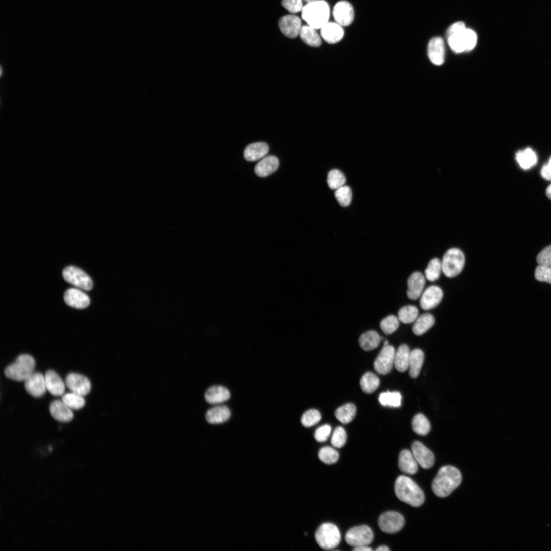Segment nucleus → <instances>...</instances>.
<instances>
[{
  "label": "nucleus",
  "mask_w": 551,
  "mask_h": 551,
  "mask_svg": "<svg viewBox=\"0 0 551 551\" xmlns=\"http://www.w3.org/2000/svg\"><path fill=\"white\" fill-rule=\"evenodd\" d=\"M49 411L52 416L60 422H69L73 417L71 409L62 400L56 399L53 401L49 405Z\"/></svg>",
  "instance_id": "nucleus-21"
},
{
  "label": "nucleus",
  "mask_w": 551,
  "mask_h": 551,
  "mask_svg": "<svg viewBox=\"0 0 551 551\" xmlns=\"http://www.w3.org/2000/svg\"><path fill=\"white\" fill-rule=\"evenodd\" d=\"M442 271L441 261L438 258L432 259L424 271L425 277L430 281L437 280Z\"/></svg>",
  "instance_id": "nucleus-40"
},
{
  "label": "nucleus",
  "mask_w": 551,
  "mask_h": 551,
  "mask_svg": "<svg viewBox=\"0 0 551 551\" xmlns=\"http://www.w3.org/2000/svg\"><path fill=\"white\" fill-rule=\"evenodd\" d=\"M320 35L328 43L334 44L342 39L344 31L342 26L336 22H328L320 29Z\"/></svg>",
  "instance_id": "nucleus-23"
},
{
  "label": "nucleus",
  "mask_w": 551,
  "mask_h": 551,
  "mask_svg": "<svg viewBox=\"0 0 551 551\" xmlns=\"http://www.w3.org/2000/svg\"><path fill=\"white\" fill-rule=\"evenodd\" d=\"M405 524L403 516L395 511L386 512L380 516L378 524L382 531L393 534L399 531Z\"/></svg>",
  "instance_id": "nucleus-10"
},
{
  "label": "nucleus",
  "mask_w": 551,
  "mask_h": 551,
  "mask_svg": "<svg viewBox=\"0 0 551 551\" xmlns=\"http://www.w3.org/2000/svg\"><path fill=\"white\" fill-rule=\"evenodd\" d=\"M269 151L268 145L258 142L247 145L244 151V158L248 161H256L265 157Z\"/></svg>",
  "instance_id": "nucleus-26"
},
{
  "label": "nucleus",
  "mask_w": 551,
  "mask_h": 551,
  "mask_svg": "<svg viewBox=\"0 0 551 551\" xmlns=\"http://www.w3.org/2000/svg\"><path fill=\"white\" fill-rule=\"evenodd\" d=\"M424 361V354L418 348L410 352L409 359V374L412 378H417L420 371Z\"/></svg>",
  "instance_id": "nucleus-30"
},
{
  "label": "nucleus",
  "mask_w": 551,
  "mask_h": 551,
  "mask_svg": "<svg viewBox=\"0 0 551 551\" xmlns=\"http://www.w3.org/2000/svg\"><path fill=\"white\" fill-rule=\"evenodd\" d=\"M282 6L289 12L294 13L302 10V0H282Z\"/></svg>",
  "instance_id": "nucleus-51"
},
{
  "label": "nucleus",
  "mask_w": 551,
  "mask_h": 551,
  "mask_svg": "<svg viewBox=\"0 0 551 551\" xmlns=\"http://www.w3.org/2000/svg\"><path fill=\"white\" fill-rule=\"evenodd\" d=\"M461 480V472L457 468L449 465L443 466L433 481L432 490L438 497L447 496L459 486Z\"/></svg>",
  "instance_id": "nucleus-2"
},
{
  "label": "nucleus",
  "mask_w": 551,
  "mask_h": 551,
  "mask_svg": "<svg viewBox=\"0 0 551 551\" xmlns=\"http://www.w3.org/2000/svg\"><path fill=\"white\" fill-rule=\"evenodd\" d=\"M360 386L362 391L366 393L374 392L380 385L379 378L373 373H365L360 380Z\"/></svg>",
  "instance_id": "nucleus-36"
},
{
  "label": "nucleus",
  "mask_w": 551,
  "mask_h": 551,
  "mask_svg": "<svg viewBox=\"0 0 551 551\" xmlns=\"http://www.w3.org/2000/svg\"><path fill=\"white\" fill-rule=\"evenodd\" d=\"M315 537L319 546L324 550L334 548L341 540V534L338 528L331 523L322 524L317 530Z\"/></svg>",
  "instance_id": "nucleus-6"
},
{
  "label": "nucleus",
  "mask_w": 551,
  "mask_h": 551,
  "mask_svg": "<svg viewBox=\"0 0 551 551\" xmlns=\"http://www.w3.org/2000/svg\"><path fill=\"white\" fill-rule=\"evenodd\" d=\"M64 280L79 289L90 290L92 288L93 283L90 277L78 267L69 266L62 271Z\"/></svg>",
  "instance_id": "nucleus-8"
},
{
  "label": "nucleus",
  "mask_w": 551,
  "mask_h": 551,
  "mask_svg": "<svg viewBox=\"0 0 551 551\" xmlns=\"http://www.w3.org/2000/svg\"><path fill=\"white\" fill-rule=\"evenodd\" d=\"M46 390L53 395L62 396L65 391V384L60 377L54 370H47L44 375Z\"/></svg>",
  "instance_id": "nucleus-22"
},
{
  "label": "nucleus",
  "mask_w": 551,
  "mask_h": 551,
  "mask_svg": "<svg viewBox=\"0 0 551 551\" xmlns=\"http://www.w3.org/2000/svg\"><path fill=\"white\" fill-rule=\"evenodd\" d=\"M425 284V278L421 272L416 271L412 273L407 281L408 297L413 300L419 298L423 292Z\"/></svg>",
  "instance_id": "nucleus-19"
},
{
  "label": "nucleus",
  "mask_w": 551,
  "mask_h": 551,
  "mask_svg": "<svg viewBox=\"0 0 551 551\" xmlns=\"http://www.w3.org/2000/svg\"><path fill=\"white\" fill-rule=\"evenodd\" d=\"M516 160L523 169H528L533 166L537 162L535 153L530 148L518 151L516 154Z\"/></svg>",
  "instance_id": "nucleus-34"
},
{
  "label": "nucleus",
  "mask_w": 551,
  "mask_h": 551,
  "mask_svg": "<svg viewBox=\"0 0 551 551\" xmlns=\"http://www.w3.org/2000/svg\"><path fill=\"white\" fill-rule=\"evenodd\" d=\"M388 344H389L388 341L385 340V342H384V346L387 345Z\"/></svg>",
  "instance_id": "nucleus-57"
},
{
  "label": "nucleus",
  "mask_w": 551,
  "mask_h": 551,
  "mask_svg": "<svg viewBox=\"0 0 551 551\" xmlns=\"http://www.w3.org/2000/svg\"><path fill=\"white\" fill-rule=\"evenodd\" d=\"M333 16L335 22L342 27L348 26L354 20L353 7L347 1H340L336 4L333 8Z\"/></svg>",
  "instance_id": "nucleus-13"
},
{
  "label": "nucleus",
  "mask_w": 551,
  "mask_h": 551,
  "mask_svg": "<svg viewBox=\"0 0 551 551\" xmlns=\"http://www.w3.org/2000/svg\"><path fill=\"white\" fill-rule=\"evenodd\" d=\"M302 16L309 26L315 29H321L328 22L329 6L322 0L307 3L303 8Z\"/></svg>",
  "instance_id": "nucleus-4"
},
{
  "label": "nucleus",
  "mask_w": 551,
  "mask_h": 551,
  "mask_svg": "<svg viewBox=\"0 0 551 551\" xmlns=\"http://www.w3.org/2000/svg\"><path fill=\"white\" fill-rule=\"evenodd\" d=\"M64 300L67 305L77 309L85 308L90 304L88 295L78 288L67 289L64 293Z\"/></svg>",
  "instance_id": "nucleus-18"
},
{
  "label": "nucleus",
  "mask_w": 551,
  "mask_h": 551,
  "mask_svg": "<svg viewBox=\"0 0 551 551\" xmlns=\"http://www.w3.org/2000/svg\"><path fill=\"white\" fill-rule=\"evenodd\" d=\"M373 539V533L367 525L353 527L346 532L345 540L347 544L355 547L367 545Z\"/></svg>",
  "instance_id": "nucleus-9"
},
{
  "label": "nucleus",
  "mask_w": 551,
  "mask_h": 551,
  "mask_svg": "<svg viewBox=\"0 0 551 551\" xmlns=\"http://www.w3.org/2000/svg\"><path fill=\"white\" fill-rule=\"evenodd\" d=\"M338 452L330 446L322 447L318 452V457L323 463L332 464L336 463L339 459Z\"/></svg>",
  "instance_id": "nucleus-43"
},
{
  "label": "nucleus",
  "mask_w": 551,
  "mask_h": 551,
  "mask_svg": "<svg viewBox=\"0 0 551 551\" xmlns=\"http://www.w3.org/2000/svg\"><path fill=\"white\" fill-rule=\"evenodd\" d=\"M443 295V291L439 287L431 286L425 289L421 295L420 307L425 310L432 309L440 303Z\"/></svg>",
  "instance_id": "nucleus-14"
},
{
  "label": "nucleus",
  "mask_w": 551,
  "mask_h": 551,
  "mask_svg": "<svg viewBox=\"0 0 551 551\" xmlns=\"http://www.w3.org/2000/svg\"><path fill=\"white\" fill-rule=\"evenodd\" d=\"M541 175L547 180H551V157L547 164L543 166L541 170Z\"/></svg>",
  "instance_id": "nucleus-52"
},
{
  "label": "nucleus",
  "mask_w": 551,
  "mask_h": 551,
  "mask_svg": "<svg viewBox=\"0 0 551 551\" xmlns=\"http://www.w3.org/2000/svg\"><path fill=\"white\" fill-rule=\"evenodd\" d=\"M395 353L393 346L388 344L383 346L373 364L374 369L377 373L384 375L391 371L394 364Z\"/></svg>",
  "instance_id": "nucleus-11"
},
{
  "label": "nucleus",
  "mask_w": 551,
  "mask_h": 551,
  "mask_svg": "<svg viewBox=\"0 0 551 551\" xmlns=\"http://www.w3.org/2000/svg\"><path fill=\"white\" fill-rule=\"evenodd\" d=\"M35 367L34 358L29 354L19 355L15 361L5 369V376L15 381H25L33 372Z\"/></svg>",
  "instance_id": "nucleus-5"
},
{
  "label": "nucleus",
  "mask_w": 551,
  "mask_h": 551,
  "mask_svg": "<svg viewBox=\"0 0 551 551\" xmlns=\"http://www.w3.org/2000/svg\"><path fill=\"white\" fill-rule=\"evenodd\" d=\"M356 413V406L351 403L345 404L337 409L335 412L336 418L345 424L352 421Z\"/></svg>",
  "instance_id": "nucleus-35"
},
{
  "label": "nucleus",
  "mask_w": 551,
  "mask_h": 551,
  "mask_svg": "<svg viewBox=\"0 0 551 551\" xmlns=\"http://www.w3.org/2000/svg\"><path fill=\"white\" fill-rule=\"evenodd\" d=\"M412 425L414 432L419 435H425L431 430V425L429 420L421 413H418L414 416Z\"/></svg>",
  "instance_id": "nucleus-37"
},
{
  "label": "nucleus",
  "mask_w": 551,
  "mask_h": 551,
  "mask_svg": "<svg viewBox=\"0 0 551 551\" xmlns=\"http://www.w3.org/2000/svg\"><path fill=\"white\" fill-rule=\"evenodd\" d=\"M327 182L330 189H337L343 186L346 179L341 171L338 169H333L328 173Z\"/></svg>",
  "instance_id": "nucleus-42"
},
{
  "label": "nucleus",
  "mask_w": 551,
  "mask_h": 551,
  "mask_svg": "<svg viewBox=\"0 0 551 551\" xmlns=\"http://www.w3.org/2000/svg\"><path fill=\"white\" fill-rule=\"evenodd\" d=\"M379 400L383 406L399 407L401 405L402 395L399 392L387 391L380 394Z\"/></svg>",
  "instance_id": "nucleus-38"
},
{
  "label": "nucleus",
  "mask_w": 551,
  "mask_h": 551,
  "mask_svg": "<svg viewBox=\"0 0 551 551\" xmlns=\"http://www.w3.org/2000/svg\"><path fill=\"white\" fill-rule=\"evenodd\" d=\"M331 432V426L327 424H324L316 430L314 433V438L317 442H324L329 437Z\"/></svg>",
  "instance_id": "nucleus-50"
},
{
  "label": "nucleus",
  "mask_w": 551,
  "mask_h": 551,
  "mask_svg": "<svg viewBox=\"0 0 551 551\" xmlns=\"http://www.w3.org/2000/svg\"><path fill=\"white\" fill-rule=\"evenodd\" d=\"M546 194L551 199V184L548 186L546 189Z\"/></svg>",
  "instance_id": "nucleus-55"
},
{
  "label": "nucleus",
  "mask_w": 551,
  "mask_h": 551,
  "mask_svg": "<svg viewBox=\"0 0 551 551\" xmlns=\"http://www.w3.org/2000/svg\"><path fill=\"white\" fill-rule=\"evenodd\" d=\"M442 272L448 278H453L462 271L465 264V256L459 248H453L444 254L441 261Z\"/></svg>",
  "instance_id": "nucleus-7"
},
{
  "label": "nucleus",
  "mask_w": 551,
  "mask_h": 551,
  "mask_svg": "<svg viewBox=\"0 0 551 551\" xmlns=\"http://www.w3.org/2000/svg\"><path fill=\"white\" fill-rule=\"evenodd\" d=\"M65 383L71 392L83 396L88 394L91 388V383L86 377L74 372L67 375Z\"/></svg>",
  "instance_id": "nucleus-12"
},
{
  "label": "nucleus",
  "mask_w": 551,
  "mask_h": 551,
  "mask_svg": "<svg viewBox=\"0 0 551 551\" xmlns=\"http://www.w3.org/2000/svg\"><path fill=\"white\" fill-rule=\"evenodd\" d=\"M279 165L278 159L274 156L264 157L255 166V172L260 177H265L275 172Z\"/></svg>",
  "instance_id": "nucleus-24"
},
{
  "label": "nucleus",
  "mask_w": 551,
  "mask_h": 551,
  "mask_svg": "<svg viewBox=\"0 0 551 551\" xmlns=\"http://www.w3.org/2000/svg\"><path fill=\"white\" fill-rule=\"evenodd\" d=\"M535 278L538 281L551 284V267L539 265L535 271Z\"/></svg>",
  "instance_id": "nucleus-48"
},
{
  "label": "nucleus",
  "mask_w": 551,
  "mask_h": 551,
  "mask_svg": "<svg viewBox=\"0 0 551 551\" xmlns=\"http://www.w3.org/2000/svg\"><path fill=\"white\" fill-rule=\"evenodd\" d=\"M346 441V434L341 427H337L333 432L331 442L332 445L337 448L342 447Z\"/></svg>",
  "instance_id": "nucleus-47"
},
{
  "label": "nucleus",
  "mask_w": 551,
  "mask_h": 551,
  "mask_svg": "<svg viewBox=\"0 0 551 551\" xmlns=\"http://www.w3.org/2000/svg\"><path fill=\"white\" fill-rule=\"evenodd\" d=\"M24 386L27 392L35 397L42 396L46 390L44 376L39 372H34L24 381Z\"/></svg>",
  "instance_id": "nucleus-15"
},
{
  "label": "nucleus",
  "mask_w": 551,
  "mask_h": 551,
  "mask_svg": "<svg viewBox=\"0 0 551 551\" xmlns=\"http://www.w3.org/2000/svg\"><path fill=\"white\" fill-rule=\"evenodd\" d=\"M418 309L413 305H407L401 308L398 312L397 318L404 323H411L418 317Z\"/></svg>",
  "instance_id": "nucleus-39"
},
{
  "label": "nucleus",
  "mask_w": 551,
  "mask_h": 551,
  "mask_svg": "<svg viewBox=\"0 0 551 551\" xmlns=\"http://www.w3.org/2000/svg\"><path fill=\"white\" fill-rule=\"evenodd\" d=\"M62 400L69 408L73 410L80 409L85 405L83 396L72 392L64 394Z\"/></svg>",
  "instance_id": "nucleus-41"
},
{
  "label": "nucleus",
  "mask_w": 551,
  "mask_h": 551,
  "mask_svg": "<svg viewBox=\"0 0 551 551\" xmlns=\"http://www.w3.org/2000/svg\"><path fill=\"white\" fill-rule=\"evenodd\" d=\"M435 319L429 313H424L417 318L413 325L412 331L416 335H421L425 333L434 324Z\"/></svg>",
  "instance_id": "nucleus-32"
},
{
  "label": "nucleus",
  "mask_w": 551,
  "mask_h": 551,
  "mask_svg": "<svg viewBox=\"0 0 551 551\" xmlns=\"http://www.w3.org/2000/svg\"><path fill=\"white\" fill-rule=\"evenodd\" d=\"M399 320L394 315H390L383 319L380 324L382 331L386 335L394 332L399 327Z\"/></svg>",
  "instance_id": "nucleus-44"
},
{
  "label": "nucleus",
  "mask_w": 551,
  "mask_h": 551,
  "mask_svg": "<svg viewBox=\"0 0 551 551\" xmlns=\"http://www.w3.org/2000/svg\"><path fill=\"white\" fill-rule=\"evenodd\" d=\"M279 27L285 36L294 38L299 33L302 27L301 20L295 15H285L280 19Z\"/></svg>",
  "instance_id": "nucleus-17"
},
{
  "label": "nucleus",
  "mask_w": 551,
  "mask_h": 551,
  "mask_svg": "<svg viewBox=\"0 0 551 551\" xmlns=\"http://www.w3.org/2000/svg\"><path fill=\"white\" fill-rule=\"evenodd\" d=\"M418 464L412 452L409 450L404 449L400 453L398 465L402 472L413 474L418 470Z\"/></svg>",
  "instance_id": "nucleus-25"
},
{
  "label": "nucleus",
  "mask_w": 551,
  "mask_h": 551,
  "mask_svg": "<svg viewBox=\"0 0 551 551\" xmlns=\"http://www.w3.org/2000/svg\"><path fill=\"white\" fill-rule=\"evenodd\" d=\"M230 393L228 389L221 386H213L208 388L205 393L206 402L211 404H217L228 400Z\"/></svg>",
  "instance_id": "nucleus-27"
},
{
  "label": "nucleus",
  "mask_w": 551,
  "mask_h": 551,
  "mask_svg": "<svg viewBox=\"0 0 551 551\" xmlns=\"http://www.w3.org/2000/svg\"><path fill=\"white\" fill-rule=\"evenodd\" d=\"M303 1L304 2H305L306 3H307H307H312V2L320 1V0H303Z\"/></svg>",
  "instance_id": "nucleus-56"
},
{
  "label": "nucleus",
  "mask_w": 551,
  "mask_h": 551,
  "mask_svg": "<svg viewBox=\"0 0 551 551\" xmlns=\"http://www.w3.org/2000/svg\"><path fill=\"white\" fill-rule=\"evenodd\" d=\"M335 196L342 207H347L351 203L352 193L350 188L347 186H343L336 189Z\"/></svg>",
  "instance_id": "nucleus-45"
},
{
  "label": "nucleus",
  "mask_w": 551,
  "mask_h": 551,
  "mask_svg": "<svg viewBox=\"0 0 551 551\" xmlns=\"http://www.w3.org/2000/svg\"><path fill=\"white\" fill-rule=\"evenodd\" d=\"M381 340L379 334L370 330L362 334L359 339L360 347L364 350L369 351L377 348Z\"/></svg>",
  "instance_id": "nucleus-31"
},
{
  "label": "nucleus",
  "mask_w": 551,
  "mask_h": 551,
  "mask_svg": "<svg viewBox=\"0 0 551 551\" xmlns=\"http://www.w3.org/2000/svg\"><path fill=\"white\" fill-rule=\"evenodd\" d=\"M377 551H389L390 549L387 546L381 545L379 546L377 549Z\"/></svg>",
  "instance_id": "nucleus-54"
},
{
  "label": "nucleus",
  "mask_w": 551,
  "mask_h": 551,
  "mask_svg": "<svg viewBox=\"0 0 551 551\" xmlns=\"http://www.w3.org/2000/svg\"><path fill=\"white\" fill-rule=\"evenodd\" d=\"M321 419V414L316 409H310L305 412L301 418V422L305 427H312Z\"/></svg>",
  "instance_id": "nucleus-46"
},
{
  "label": "nucleus",
  "mask_w": 551,
  "mask_h": 551,
  "mask_svg": "<svg viewBox=\"0 0 551 551\" xmlns=\"http://www.w3.org/2000/svg\"><path fill=\"white\" fill-rule=\"evenodd\" d=\"M446 35L449 47L456 53L470 51L477 41L476 33L466 28L462 21L452 24L448 28Z\"/></svg>",
  "instance_id": "nucleus-1"
},
{
  "label": "nucleus",
  "mask_w": 551,
  "mask_h": 551,
  "mask_svg": "<svg viewBox=\"0 0 551 551\" xmlns=\"http://www.w3.org/2000/svg\"><path fill=\"white\" fill-rule=\"evenodd\" d=\"M230 415V411L227 407L218 406L208 410L206 413L205 418L209 423L217 424L227 421Z\"/></svg>",
  "instance_id": "nucleus-28"
},
{
  "label": "nucleus",
  "mask_w": 551,
  "mask_h": 551,
  "mask_svg": "<svg viewBox=\"0 0 551 551\" xmlns=\"http://www.w3.org/2000/svg\"><path fill=\"white\" fill-rule=\"evenodd\" d=\"M410 351L408 346L402 344L395 352L394 365L400 372L405 371L409 367Z\"/></svg>",
  "instance_id": "nucleus-29"
},
{
  "label": "nucleus",
  "mask_w": 551,
  "mask_h": 551,
  "mask_svg": "<svg viewBox=\"0 0 551 551\" xmlns=\"http://www.w3.org/2000/svg\"><path fill=\"white\" fill-rule=\"evenodd\" d=\"M394 491L396 496L400 500L411 506L419 507L424 502V496L422 490L408 477L400 475L396 479Z\"/></svg>",
  "instance_id": "nucleus-3"
},
{
  "label": "nucleus",
  "mask_w": 551,
  "mask_h": 551,
  "mask_svg": "<svg viewBox=\"0 0 551 551\" xmlns=\"http://www.w3.org/2000/svg\"><path fill=\"white\" fill-rule=\"evenodd\" d=\"M537 261L539 265L551 267V245L544 248L538 254Z\"/></svg>",
  "instance_id": "nucleus-49"
},
{
  "label": "nucleus",
  "mask_w": 551,
  "mask_h": 551,
  "mask_svg": "<svg viewBox=\"0 0 551 551\" xmlns=\"http://www.w3.org/2000/svg\"><path fill=\"white\" fill-rule=\"evenodd\" d=\"M373 549L367 545H363L358 547H355L353 549L354 551H371Z\"/></svg>",
  "instance_id": "nucleus-53"
},
{
  "label": "nucleus",
  "mask_w": 551,
  "mask_h": 551,
  "mask_svg": "<svg viewBox=\"0 0 551 551\" xmlns=\"http://www.w3.org/2000/svg\"><path fill=\"white\" fill-rule=\"evenodd\" d=\"M299 35L302 40L310 46L318 47L321 43L320 37L316 29L309 25L302 26Z\"/></svg>",
  "instance_id": "nucleus-33"
},
{
  "label": "nucleus",
  "mask_w": 551,
  "mask_h": 551,
  "mask_svg": "<svg viewBox=\"0 0 551 551\" xmlns=\"http://www.w3.org/2000/svg\"><path fill=\"white\" fill-rule=\"evenodd\" d=\"M412 452L418 464L424 469L432 467L435 458L433 453L421 442L414 441L411 446Z\"/></svg>",
  "instance_id": "nucleus-16"
},
{
  "label": "nucleus",
  "mask_w": 551,
  "mask_h": 551,
  "mask_svg": "<svg viewBox=\"0 0 551 551\" xmlns=\"http://www.w3.org/2000/svg\"><path fill=\"white\" fill-rule=\"evenodd\" d=\"M428 55L432 63L442 65L444 61L445 48L443 39L439 37L431 39L428 46Z\"/></svg>",
  "instance_id": "nucleus-20"
}]
</instances>
